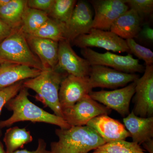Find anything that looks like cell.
Wrapping results in <instances>:
<instances>
[{
	"mask_svg": "<svg viewBox=\"0 0 153 153\" xmlns=\"http://www.w3.org/2000/svg\"><path fill=\"white\" fill-rule=\"evenodd\" d=\"M5 63V62H3V61L0 60V69H1V68L2 66L3 65H4Z\"/></svg>",
	"mask_w": 153,
	"mask_h": 153,
	"instance_id": "cell-36",
	"label": "cell"
},
{
	"mask_svg": "<svg viewBox=\"0 0 153 153\" xmlns=\"http://www.w3.org/2000/svg\"><path fill=\"white\" fill-rule=\"evenodd\" d=\"M89 153H147L137 143L120 140L105 143Z\"/></svg>",
	"mask_w": 153,
	"mask_h": 153,
	"instance_id": "cell-24",
	"label": "cell"
},
{
	"mask_svg": "<svg viewBox=\"0 0 153 153\" xmlns=\"http://www.w3.org/2000/svg\"><path fill=\"white\" fill-rule=\"evenodd\" d=\"M144 74L136 81L134 113L141 117L153 116V66H146Z\"/></svg>",
	"mask_w": 153,
	"mask_h": 153,
	"instance_id": "cell-8",
	"label": "cell"
},
{
	"mask_svg": "<svg viewBox=\"0 0 153 153\" xmlns=\"http://www.w3.org/2000/svg\"><path fill=\"white\" fill-rule=\"evenodd\" d=\"M77 1L75 0H55L49 18L66 24L71 16Z\"/></svg>",
	"mask_w": 153,
	"mask_h": 153,
	"instance_id": "cell-25",
	"label": "cell"
},
{
	"mask_svg": "<svg viewBox=\"0 0 153 153\" xmlns=\"http://www.w3.org/2000/svg\"><path fill=\"white\" fill-rule=\"evenodd\" d=\"M42 71L25 65L5 63L0 69V89L22 80L35 78Z\"/></svg>",
	"mask_w": 153,
	"mask_h": 153,
	"instance_id": "cell-18",
	"label": "cell"
},
{
	"mask_svg": "<svg viewBox=\"0 0 153 153\" xmlns=\"http://www.w3.org/2000/svg\"><path fill=\"white\" fill-rule=\"evenodd\" d=\"M1 133H0V153H7L6 151L4 149V146L1 140Z\"/></svg>",
	"mask_w": 153,
	"mask_h": 153,
	"instance_id": "cell-35",
	"label": "cell"
},
{
	"mask_svg": "<svg viewBox=\"0 0 153 153\" xmlns=\"http://www.w3.org/2000/svg\"><path fill=\"white\" fill-rule=\"evenodd\" d=\"M54 2L55 0H28L27 6L31 8L46 12L49 15Z\"/></svg>",
	"mask_w": 153,
	"mask_h": 153,
	"instance_id": "cell-29",
	"label": "cell"
},
{
	"mask_svg": "<svg viewBox=\"0 0 153 153\" xmlns=\"http://www.w3.org/2000/svg\"><path fill=\"white\" fill-rule=\"evenodd\" d=\"M136 81L120 89L110 91H92L88 95L94 100L125 117L130 114V103L135 92Z\"/></svg>",
	"mask_w": 153,
	"mask_h": 153,
	"instance_id": "cell-10",
	"label": "cell"
},
{
	"mask_svg": "<svg viewBox=\"0 0 153 153\" xmlns=\"http://www.w3.org/2000/svg\"><path fill=\"white\" fill-rule=\"evenodd\" d=\"M141 21L138 14L129 9L114 22L110 31L124 40L134 39L137 37L141 30Z\"/></svg>",
	"mask_w": 153,
	"mask_h": 153,
	"instance_id": "cell-19",
	"label": "cell"
},
{
	"mask_svg": "<svg viewBox=\"0 0 153 153\" xmlns=\"http://www.w3.org/2000/svg\"><path fill=\"white\" fill-rule=\"evenodd\" d=\"M25 36L31 50L41 61L44 70L55 69L58 62L59 42L45 38Z\"/></svg>",
	"mask_w": 153,
	"mask_h": 153,
	"instance_id": "cell-16",
	"label": "cell"
},
{
	"mask_svg": "<svg viewBox=\"0 0 153 153\" xmlns=\"http://www.w3.org/2000/svg\"><path fill=\"white\" fill-rule=\"evenodd\" d=\"M0 60L44 70L41 61L31 50L26 36L19 29L14 30L0 43Z\"/></svg>",
	"mask_w": 153,
	"mask_h": 153,
	"instance_id": "cell-4",
	"label": "cell"
},
{
	"mask_svg": "<svg viewBox=\"0 0 153 153\" xmlns=\"http://www.w3.org/2000/svg\"><path fill=\"white\" fill-rule=\"evenodd\" d=\"M13 153H50L47 149V143L42 139L38 140V145L36 150L30 151L27 150H18Z\"/></svg>",
	"mask_w": 153,
	"mask_h": 153,
	"instance_id": "cell-30",
	"label": "cell"
},
{
	"mask_svg": "<svg viewBox=\"0 0 153 153\" xmlns=\"http://www.w3.org/2000/svg\"><path fill=\"white\" fill-rule=\"evenodd\" d=\"M71 43L81 49L98 47L113 52L130 53L126 40L110 31L92 28L87 34L78 36Z\"/></svg>",
	"mask_w": 153,
	"mask_h": 153,
	"instance_id": "cell-6",
	"label": "cell"
},
{
	"mask_svg": "<svg viewBox=\"0 0 153 153\" xmlns=\"http://www.w3.org/2000/svg\"><path fill=\"white\" fill-rule=\"evenodd\" d=\"M91 65L85 58L79 57L67 40L58 44V62L55 70L80 77L89 76Z\"/></svg>",
	"mask_w": 153,
	"mask_h": 153,
	"instance_id": "cell-12",
	"label": "cell"
},
{
	"mask_svg": "<svg viewBox=\"0 0 153 153\" xmlns=\"http://www.w3.org/2000/svg\"><path fill=\"white\" fill-rule=\"evenodd\" d=\"M89 81L92 88H116L136 81L139 76L100 65H91Z\"/></svg>",
	"mask_w": 153,
	"mask_h": 153,
	"instance_id": "cell-11",
	"label": "cell"
},
{
	"mask_svg": "<svg viewBox=\"0 0 153 153\" xmlns=\"http://www.w3.org/2000/svg\"><path fill=\"white\" fill-rule=\"evenodd\" d=\"M67 75L55 69H45L35 78L25 80L23 86L34 91L38 100L49 107L54 114L63 118L58 94L60 83Z\"/></svg>",
	"mask_w": 153,
	"mask_h": 153,
	"instance_id": "cell-3",
	"label": "cell"
},
{
	"mask_svg": "<svg viewBox=\"0 0 153 153\" xmlns=\"http://www.w3.org/2000/svg\"><path fill=\"white\" fill-rule=\"evenodd\" d=\"M27 6L26 0H10L0 8V21L13 30L19 29Z\"/></svg>",
	"mask_w": 153,
	"mask_h": 153,
	"instance_id": "cell-20",
	"label": "cell"
},
{
	"mask_svg": "<svg viewBox=\"0 0 153 153\" xmlns=\"http://www.w3.org/2000/svg\"><path fill=\"white\" fill-rule=\"evenodd\" d=\"M89 76L80 77L68 74L59 88V100L62 111L70 108L92 91Z\"/></svg>",
	"mask_w": 153,
	"mask_h": 153,
	"instance_id": "cell-9",
	"label": "cell"
},
{
	"mask_svg": "<svg viewBox=\"0 0 153 153\" xmlns=\"http://www.w3.org/2000/svg\"><path fill=\"white\" fill-rule=\"evenodd\" d=\"M95 131L105 143L125 140L131 135L119 121L102 115L94 118L86 125Z\"/></svg>",
	"mask_w": 153,
	"mask_h": 153,
	"instance_id": "cell-15",
	"label": "cell"
},
{
	"mask_svg": "<svg viewBox=\"0 0 153 153\" xmlns=\"http://www.w3.org/2000/svg\"><path fill=\"white\" fill-rule=\"evenodd\" d=\"M13 30V29L0 21V43L10 35Z\"/></svg>",
	"mask_w": 153,
	"mask_h": 153,
	"instance_id": "cell-31",
	"label": "cell"
},
{
	"mask_svg": "<svg viewBox=\"0 0 153 153\" xmlns=\"http://www.w3.org/2000/svg\"><path fill=\"white\" fill-rule=\"evenodd\" d=\"M65 32V24L50 18L36 32L28 36L45 38L59 42L66 40Z\"/></svg>",
	"mask_w": 153,
	"mask_h": 153,
	"instance_id": "cell-23",
	"label": "cell"
},
{
	"mask_svg": "<svg viewBox=\"0 0 153 153\" xmlns=\"http://www.w3.org/2000/svg\"><path fill=\"white\" fill-rule=\"evenodd\" d=\"M93 16L88 3L79 1L70 19L65 24L66 40L71 43L78 36L87 34L92 29Z\"/></svg>",
	"mask_w": 153,
	"mask_h": 153,
	"instance_id": "cell-14",
	"label": "cell"
},
{
	"mask_svg": "<svg viewBox=\"0 0 153 153\" xmlns=\"http://www.w3.org/2000/svg\"><path fill=\"white\" fill-rule=\"evenodd\" d=\"M10 1V0H0V8L6 5Z\"/></svg>",
	"mask_w": 153,
	"mask_h": 153,
	"instance_id": "cell-34",
	"label": "cell"
},
{
	"mask_svg": "<svg viewBox=\"0 0 153 153\" xmlns=\"http://www.w3.org/2000/svg\"><path fill=\"white\" fill-rule=\"evenodd\" d=\"M129 9L135 11L141 18L149 15L153 10V0H123Z\"/></svg>",
	"mask_w": 153,
	"mask_h": 153,
	"instance_id": "cell-27",
	"label": "cell"
},
{
	"mask_svg": "<svg viewBox=\"0 0 153 153\" xmlns=\"http://www.w3.org/2000/svg\"><path fill=\"white\" fill-rule=\"evenodd\" d=\"M81 53L84 58L91 65H100L111 67L117 71L127 73H142L144 67L128 53L126 56L107 52L104 53L96 52L90 48L81 49Z\"/></svg>",
	"mask_w": 153,
	"mask_h": 153,
	"instance_id": "cell-5",
	"label": "cell"
},
{
	"mask_svg": "<svg viewBox=\"0 0 153 153\" xmlns=\"http://www.w3.org/2000/svg\"><path fill=\"white\" fill-rule=\"evenodd\" d=\"M24 81L25 80L19 81L13 85L0 89V114L6 103L19 93L23 87ZM0 133H1V129Z\"/></svg>",
	"mask_w": 153,
	"mask_h": 153,
	"instance_id": "cell-28",
	"label": "cell"
},
{
	"mask_svg": "<svg viewBox=\"0 0 153 153\" xmlns=\"http://www.w3.org/2000/svg\"><path fill=\"white\" fill-rule=\"evenodd\" d=\"M29 95L28 88L23 86L19 93L6 103L4 106L13 114L9 118L0 121L1 129L23 121L50 124L63 129L71 127L62 118L45 111L30 101Z\"/></svg>",
	"mask_w": 153,
	"mask_h": 153,
	"instance_id": "cell-1",
	"label": "cell"
},
{
	"mask_svg": "<svg viewBox=\"0 0 153 153\" xmlns=\"http://www.w3.org/2000/svg\"><path fill=\"white\" fill-rule=\"evenodd\" d=\"M111 112V109L94 100L88 94L73 106L62 111L63 119L71 126H86L94 118L108 115Z\"/></svg>",
	"mask_w": 153,
	"mask_h": 153,
	"instance_id": "cell-7",
	"label": "cell"
},
{
	"mask_svg": "<svg viewBox=\"0 0 153 153\" xmlns=\"http://www.w3.org/2000/svg\"><path fill=\"white\" fill-rule=\"evenodd\" d=\"M55 133L58 140L51 143L50 153H89L105 143L95 131L87 126L56 129Z\"/></svg>",
	"mask_w": 153,
	"mask_h": 153,
	"instance_id": "cell-2",
	"label": "cell"
},
{
	"mask_svg": "<svg viewBox=\"0 0 153 153\" xmlns=\"http://www.w3.org/2000/svg\"><path fill=\"white\" fill-rule=\"evenodd\" d=\"M48 14L27 6L25 9L19 30L25 36L32 35L49 19Z\"/></svg>",
	"mask_w": 153,
	"mask_h": 153,
	"instance_id": "cell-21",
	"label": "cell"
},
{
	"mask_svg": "<svg viewBox=\"0 0 153 153\" xmlns=\"http://www.w3.org/2000/svg\"><path fill=\"white\" fill-rule=\"evenodd\" d=\"M94 9L92 28L110 31L114 22L128 10L123 0L89 1Z\"/></svg>",
	"mask_w": 153,
	"mask_h": 153,
	"instance_id": "cell-13",
	"label": "cell"
},
{
	"mask_svg": "<svg viewBox=\"0 0 153 153\" xmlns=\"http://www.w3.org/2000/svg\"><path fill=\"white\" fill-rule=\"evenodd\" d=\"M145 149L149 153H153V139L148 140L142 144Z\"/></svg>",
	"mask_w": 153,
	"mask_h": 153,
	"instance_id": "cell-33",
	"label": "cell"
},
{
	"mask_svg": "<svg viewBox=\"0 0 153 153\" xmlns=\"http://www.w3.org/2000/svg\"><path fill=\"white\" fill-rule=\"evenodd\" d=\"M123 121L133 142L140 145L153 138V117H140L132 111L123 118Z\"/></svg>",
	"mask_w": 153,
	"mask_h": 153,
	"instance_id": "cell-17",
	"label": "cell"
},
{
	"mask_svg": "<svg viewBox=\"0 0 153 153\" xmlns=\"http://www.w3.org/2000/svg\"><path fill=\"white\" fill-rule=\"evenodd\" d=\"M126 41L130 53H133L139 59L143 60L146 66L153 65V52L150 49L138 44L134 39H127Z\"/></svg>",
	"mask_w": 153,
	"mask_h": 153,
	"instance_id": "cell-26",
	"label": "cell"
},
{
	"mask_svg": "<svg viewBox=\"0 0 153 153\" xmlns=\"http://www.w3.org/2000/svg\"><path fill=\"white\" fill-rule=\"evenodd\" d=\"M140 33L144 38L151 42L153 41V30L148 25H145L141 30Z\"/></svg>",
	"mask_w": 153,
	"mask_h": 153,
	"instance_id": "cell-32",
	"label": "cell"
},
{
	"mask_svg": "<svg viewBox=\"0 0 153 153\" xmlns=\"http://www.w3.org/2000/svg\"><path fill=\"white\" fill-rule=\"evenodd\" d=\"M33 137L30 131L25 128L15 126L6 130L3 141L5 143L7 153H13L23 148L24 145L31 143Z\"/></svg>",
	"mask_w": 153,
	"mask_h": 153,
	"instance_id": "cell-22",
	"label": "cell"
}]
</instances>
